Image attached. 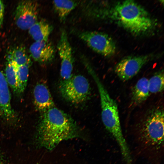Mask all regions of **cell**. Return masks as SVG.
I'll return each mask as SVG.
<instances>
[{"mask_svg": "<svg viewBox=\"0 0 164 164\" xmlns=\"http://www.w3.org/2000/svg\"><path fill=\"white\" fill-rule=\"evenodd\" d=\"M4 13V6L2 1L0 0V28L2 26L3 21Z\"/></svg>", "mask_w": 164, "mask_h": 164, "instance_id": "obj_20", "label": "cell"}, {"mask_svg": "<svg viewBox=\"0 0 164 164\" xmlns=\"http://www.w3.org/2000/svg\"><path fill=\"white\" fill-rule=\"evenodd\" d=\"M30 65L27 64L22 65L18 67L17 69L16 75L18 93H23L26 87Z\"/></svg>", "mask_w": 164, "mask_h": 164, "instance_id": "obj_17", "label": "cell"}, {"mask_svg": "<svg viewBox=\"0 0 164 164\" xmlns=\"http://www.w3.org/2000/svg\"><path fill=\"white\" fill-rule=\"evenodd\" d=\"M152 56L149 54L125 57L116 65L114 72L122 80H128L136 75Z\"/></svg>", "mask_w": 164, "mask_h": 164, "instance_id": "obj_7", "label": "cell"}, {"mask_svg": "<svg viewBox=\"0 0 164 164\" xmlns=\"http://www.w3.org/2000/svg\"><path fill=\"white\" fill-rule=\"evenodd\" d=\"M148 79L143 77L139 79L133 87L132 100L135 104H140L146 100L149 95Z\"/></svg>", "mask_w": 164, "mask_h": 164, "instance_id": "obj_14", "label": "cell"}, {"mask_svg": "<svg viewBox=\"0 0 164 164\" xmlns=\"http://www.w3.org/2000/svg\"><path fill=\"white\" fill-rule=\"evenodd\" d=\"M74 120L54 106L43 113L39 125L37 139L43 147L51 150L60 142L79 136Z\"/></svg>", "mask_w": 164, "mask_h": 164, "instance_id": "obj_2", "label": "cell"}, {"mask_svg": "<svg viewBox=\"0 0 164 164\" xmlns=\"http://www.w3.org/2000/svg\"><path fill=\"white\" fill-rule=\"evenodd\" d=\"M53 29V27L44 20L37 22L29 29V32L35 41H46Z\"/></svg>", "mask_w": 164, "mask_h": 164, "instance_id": "obj_13", "label": "cell"}, {"mask_svg": "<svg viewBox=\"0 0 164 164\" xmlns=\"http://www.w3.org/2000/svg\"><path fill=\"white\" fill-rule=\"evenodd\" d=\"M7 58V61L13 62L18 67L30 63V59L25 49L22 47H18L12 51Z\"/></svg>", "mask_w": 164, "mask_h": 164, "instance_id": "obj_16", "label": "cell"}, {"mask_svg": "<svg viewBox=\"0 0 164 164\" xmlns=\"http://www.w3.org/2000/svg\"><path fill=\"white\" fill-rule=\"evenodd\" d=\"M18 67L12 61H8L5 69V77L8 85L18 93L16 71Z\"/></svg>", "mask_w": 164, "mask_h": 164, "instance_id": "obj_18", "label": "cell"}, {"mask_svg": "<svg viewBox=\"0 0 164 164\" xmlns=\"http://www.w3.org/2000/svg\"><path fill=\"white\" fill-rule=\"evenodd\" d=\"M164 110L153 108L135 125L130 134L135 152L149 164H161L164 155Z\"/></svg>", "mask_w": 164, "mask_h": 164, "instance_id": "obj_1", "label": "cell"}, {"mask_svg": "<svg viewBox=\"0 0 164 164\" xmlns=\"http://www.w3.org/2000/svg\"><path fill=\"white\" fill-rule=\"evenodd\" d=\"M57 49L61 60L60 75L62 80H67L72 75L73 59L71 47L64 29L61 30Z\"/></svg>", "mask_w": 164, "mask_h": 164, "instance_id": "obj_9", "label": "cell"}, {"mask_svg": "<svg viewBox=\"0 0 164 164\" xmlns=\"http://www.w3.org/2000/svg\"><path fill=\"white\" fill-rule=\"evenodd\" d=\"M111 17L123 28L136 36L152 32L156 23L142 5L132 0L117 3L111 10Z\"/></svg>", "mask_w": 164, "mask_h": 164, "instance_id": "obj_4", "label": "cell"}, {"mask_svg": "<svg viewBox=\"0 0 164 164\" xmlns=\"http://www.w3.org/2000/svg\"><path fill=\"white\" fill-rule=\"evenodd\" d=\"M77 34L92 50L105 57L114 55L116 46L112 39L105 33L94 31H78Z\"/></svg>", "mask_w": 164, "mask_h": 164, "instance_id": "obj_6", "label": "cell"}, {"mask_svg": "<svg viewBox=\"0 0 164 164\" xmlns=\"http://www.w3.org/2000/svg\"><path fill=\"white\" fill-rule=\"evenodd\" d=\"M79 3L77 1L55 0L53 2L54 9L61 22H63Z\"/></svg>", "mask_w": 164, "mask_h": 164, "instance_id": "obj_15", "label": "cell"}, {"mask_svg": "<svg viewBox=\"0 0 164 164\" xmlns=\"http://www.w3.org/2000/svg\"><path fill=\"white\" fill-rule=\"evenodd\" d=\"M0 164H4L2 161L1 160V159L0 158Z\"/></svg>", "mask_w": 164, "mask_h": 164, "instance_id": "obj_21", "label": "cell"}, {"mask_svg": "<svg viewBox=\"0 0 164 164\" xmlns=\"http://www.w3.org/2000/svg\"><path fill=\"white\" fill-rule=\"evenodd\" d=\"M87 69L95 82L99 91L103 124L118 144L125 162L130 164L132 160L131 152L122 132L117 104L91 66H88Z\"/></svg>", "mask_w": 164, "mask_h": 164, "instance_id": "obj_3", "label": "cell"}, {"mask_svg": "<svg viewBox=\"0 0 164 164\" xmlns=\"http://www.w3.org/2000/svg\"><path fill=\"white\" fill-rule=\"evenodd\" d=\"M59 90L62 96L73 104H81L88 98L91 92L90 85L84 76L72 75L69 79L61 80Z\"/></svg>", "mask_w": 164, "mask_h": 164, "instance_id": "obj_5", "label": "cell"}, {"mask_svg": "<svg viewBox=\"0 0 164 164\" xmlns=\"http://www.w3.org/2000/svg\"><path fill=\"white\" fill-rule=\"evenodd\" d=\"M164 84L163 70L159 71L148 80V87L150 93H156L163 91Z\"/></svg>", "mask_w": 164, "mask_h": 164, "instance_id": "obj_19", "label": "cell"}, {"mask_svg": "<svg viewBox=\"0 0 164 164\" xmlns=\"http://www.w3.org/2000/svg\"><path fill=\"white\" fill-rule=\"evenodd\" d=\"M39 5L35 1L19 2L16 9L15 20L17 26L22 30L29 29L37 22Z\"/></svg>", "mask_w": 164, "mask_h": 164, "instance_id": "obj_8", "label": "cell"}, {"mask_svg": "<svg viewBox=\"0 0 164 164\" xmlns=\"http://www.w3.org/2000/svg\"><path fill=\"white\" fill-rule=\"evenodd\" d=\"M34 102L36 109L42 113L55 106L50 90L45 83L39 82L33 89Z\"/></svg>", "mask_w": 164, "mask_h": 164, "instance_id": "obj_12", "label": "cell"}, {"mask_svg": "<svg viewBox=\"0 0 164 164\" xmlns=\"http://www.w3.org/2000/svg\"><path fill=\"white\" fill-rule=\"evenodd\" d=\"M29 51L31 56L35 61L44 64L51 62L55 54L54 46L48 40L35 41L30 46Z\"/></svg>", "mask_w": 164, "mask_h": 164, "instance_id": "obj_11", "label": "cell"}, {"mask_svg": "<svg viewBox=\"0 0 164 164\" xmlns=\"http://www.w3.org/2000/svg\"><path fill=\"white\" fill-rule=\"evenodd\" d=\"M0 116L7 121H13L15 112L11 103V95L5 75L0 70Z\"/></svg>", "mask_w": 164, "mask_h": 164, "instance_id": "obj_10", "label": "cell"}]
</instances>
